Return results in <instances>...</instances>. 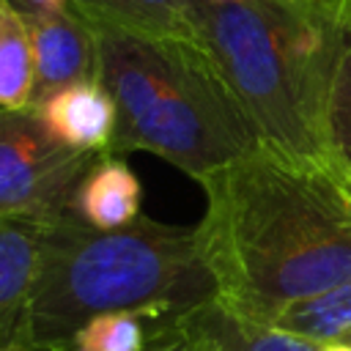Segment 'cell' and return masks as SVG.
Wrapping results in <instances>:
<instances>
[{
    "label": "cell",
    "instance_id": "7a4b0ae2",
    "mask_svg": "<svg viewBox=\"0 0 351 351\" xmlns=\"http://www.w3.org/2000/svg\"><path fill=\"white\" fill-rule=\"evenodd\" d=\"M214 299L197 228L140 214L99 230L71 208L44 219L25 324V351H71L77 332L101 313L143 310L154 318Z\"/></svg>",
    "mask_w": 351,
    "mask_h": 351
},
{
    "label": "cell",
    "instance_id": "4fadbf2b",
    "mask_svg": "<svg viewBox=\"0 0 351 351\" xmlns=\"http://www.w3.org/2000/svg\"><path fill=\"white\" fill-rule=\"evenodd\" d=\"M206 318H208L222 351H321V343L288 335L269 324H258V321L233 315L217 299L206 302Z\"/></svg>",
    "mask_w": 351,
    "mask_h": 351
},
{
    "label": "cell",
    "instance_id": "7c38bea8",
    "mask_svg": "<svg viewBox=\"0 0 351 351\" xmlns=\"http://www.w3.org/2000/svg\"><path fill=\"white\" fill-rule=\"evenodd\" d=\"M269 326L313 343H329L340 337L351 329V280L285 307Z\"/></svg>",
    "mask_w": 351,
    "mask_h": 351
},
{
    "label": "cell",
    "instance_id": "ffe728a7",
    "mask_svg": "<svg viewBox=\"0 0 351 351\" xmlns=\"http://www.w3.org/2000/svg\"><path fill=\"white\" fill-rule=\"evenodd\" d=\"M208 3H244V0H208Z\"/></svg>",
    "mask_w": 351,
    "mask_h": 351
},
{
    "label": "cell",
    "instance_id": "ba28073f",
    "mask_svg": "<svg viewBox=\"0 0 351 351\" xmlns=\"http://www.w3.org/2000/svg\"><path fill=\"white\" fill-rule=\"evenodd\" d=\"M30 110L58 143L85 154H110L118 110L101 80L66 85Z\"/></svg>",
    "mask_w": 351,
    "mask_h": 351
},
{
    "label": "cell",
    "instance_id": "d6986e66",
    "mask_svg": "<svg viewBox=\"0 0 351 351\" xmlns=\"http://www.w3.org/2000/svg\"><path fill=\"white\" fill-rule=\"evenodd\" d=\"M335 340H337V343H346V346H351V329H348V332H343V335H340V337H335Z\"/></svg>",
    "mask_w": 351,
    "mask_h": 351
},
{
    "label": "cell",
    "instance_id": "277c9868",
    "mask_svg": "<svg viewBox=\"0 0 351 351\" xmlns=\"http://www.w3.org/2000/svg\"><path fill=\"white\" fill-rule=\"evenodd\" d=\"M348 0L208 3L203 41L263 145L329 156V93Z\"/></svg>",
    "mask_w": 351,
    "mask_h": 351
},
{
    "label": "cell",
    "instance_id": "3957f363",
    "mask_svg": "<svg viewBox=\"0 0 351 351\" xmlns=\"http://www.w3.org/2000/svg\"><path fill=\"white\" fill-rule=\"evenodd\" d=\"M90 25L99 38V80L118 110L110 154L145 151L197 181L261 145L203 38Z\"/></svg>",
    "mask_w": 351,
    "mask_h": 351
},
{
    "label": "cell",
    "instance_id": "8fae6325",
    "mask_svg": "<svg viewBox=\"0 0 351 351\" xmlns=\"http://www.w3.org/2000/svg\"><path fill=\"white\" fill-rule=\"evenodd\" d=\"M36 63L27 19L0 0V110H27L33 101Z\"/></svg>",
    "mask_w": 351,
    "mask_h": 351
},
{
    "label": "cell",
    "instance_id": "52a82bcc",
    "mask_svg": "<svg viewBox=\"0 0 351 351\" xmlns=\"http://www.w3.org/2000/svg\"><path fill=\"white\" fill-rule=\"evenodd\" d=\"M44 217L0 214V351H25Z\"/></svg>",
    "mask_w": 351,
    "mask_h": 351
},
{
    "label": "cell",
    "instance_id": "9a60e30c",
    "mask_svg": "<svg viewBox=\"0 0 351 351\" xmlns=\"http://www.w3.org/2000/svg\"><path fill=\"white\" fill-rule=\"evenodd\" d=\"M159 321L143 310H118L93 315L74 337L71 351H143L151 324Z\"/></svg>",
    "mask_w": 351,
    "mask_h": 351
},
{
    "label": "cell",
    "instance_id": "44dd1931",
    "mask_svg": "<svg viewBox=\"0 0 351 351\" xmlns=\"http://www.w3.org/2000/svg\"><path fill=\"white\" fill-rule=\"evenodd\" d=\"M346 176H348V181H351V170H346Z\"/></svg>",
    "mask_w": 351,
    "mask_h": 351
},
{
    "label": "cell",
    "instance_id": "2e32d148",
    "mask_svg": "<svg viewBox=\"0 0 351 351\" xmlns=\"http://www.w3.org/2000/svg\"><path fill=\"white\" fill-rule=\"evenodd\" d=\"M143 351H219V340L206 318V304L154 321Z\"/></svg>",
    "mask_w": 351,
    "mask_h": 351
},
{
    "label": "cell",
    "instance_id": "8992f818",
    "mask_svg": "<svg viewBox=\"0 0 351 351\" xmlns=\"http://www.w3.org/2000/svg\"><path fill=\"white\" fill-rule=\"evenodd\" d=\"M25 19L30 27L36 63L30 107L66 85L99 80L96 27L74 5L55 14H27Z\"/></svg>",
    "mask_w": 351,
    "mask_h": 351
},
{
    "label": "cell",
    "instance_id": "9c48e42d",
    "mask_svg": "<svg viewBox=\"0 0 351 351\" xmlns=\"http://www.w3.org/2000/svg\"><path fill=\"white\" fill-rule=\"evenodd\" d=\"M143 186L123 156L99 154L77 184L71 211L99 230H115L140 217Z\"/></svg>",
    "mask_w": 351,
    "mask_h": 351
},
{
    "label": "cell",
    "instance_id": "30bf717a",
    "mask_svg": "<svg viewBox=\"0 0 351 351\" xmlns=\"http://www.w3.org/2000/svg\"><path fill=\"white\" fill-rule=\"evenodd\" d=\"M71 5L90 22L151 36L203 38L208 0H71Z\"/></svg>",
    "mask_w": 351,
    "mask_h": 351
},
{
    "label": "cell",
    "instance_id": "7402d4cb",
    "mask_svg": "<svg viewBox=\"0 0 351 351\" xmlns=\"http://www.w3.org/2000/svg\"><path fill=\"white\" fill-rule=\"evenodd\" d=\"M219 351H222V348H219Z\"/></svg>",
    "mask_w": 351,
    "mask_h": 351
},
{
    "label": "cell",
    "instance_id": "6da1fadb",
    "mask_svg": "<svg viewBox=\"0 0 351 351\" xmlns=\"http://www.w3.org/2000/svg\"><path fill=\"white\" fill-rule=\"evenodd\" d=\"M197 228L214 299L271 324L285 307L351 280V181L332 159L269 145L197 178Z\"/></svg>",
    "mask_w": 351,
    "mask_h": 351
},
{
    "label": "cell",
    "instance_id": "5bb4252c",
    "mask_svg": "<svg viewBox=\"0 0 351 351\" xmlns=\"http://www.w3.org/2000/svg\"><path fill=\"white\" fill-rule=\"evenodd\" d=\"M329 156L343 170H351V0L343 16L340 52L329 93Z\"/></svg>",
    "mask_w": 351,
    "mask_h": 351
},
{
    "label": "cell",
    "instance_id": "5b68a950",
    "mask_svg": "<svg viewBox=\"0 0 351 351\" xmlns=\"http://www.w3.org/2000/svg\"><path fill=\"white\" fill-rule=\"evenodd\" d=\"M96 156L58 143L30 107L0 110V214L69 211Z\"/></svg>",
    "mask_w": 351,
    "mask_h": 351
},
{
    "label": "cell",
    "instance_id": "e0dca14e",
    "mask_svg": "<svg viewBox=\"0 0 351 351\" xmlns=\"http://www.w3.org/2000/svg\"><path fill=\"white\" fill-rule=\"evenodd\" d=\"M19 14H55L71 8V0H8Z\"/></svg>",
    "mask_w": 351,
    "mask_h": 351
},
{
    "label": "cell",
    "instance_id": "ac0fdd59",
    "mask_svg": "<svg viewBox=\"0 0 351 351\" xmlns=\"http://www.w3.org/2000/svg\"><path fill=\"white\" fill-rule=\"evenodd\" d=\"M321 351H351V346L337 343V340H329V343H321Z\"/></svg>",
    "mask_w": 351,
    "mask_h": 351
}]
</instances>
